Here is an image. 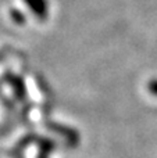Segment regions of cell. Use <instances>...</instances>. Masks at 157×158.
I'll return each mask as SVG.
<instances>
[{
	"mask_svg": "<svg viewBox=\"0 0 157 158\" xmlns=\"http://www.w3.org/2000/svg\"><path fill=\"white\" fill-rule=\"evenodd\" d=\"M149 89H150V90H152V92H153V94H157V81L149 85Z\"/></svg>",
	"mask_w": 157,
	"mask_h": 158,
	"instance_id": "obj_1",
	"label": "cell"
}]
</instances>
